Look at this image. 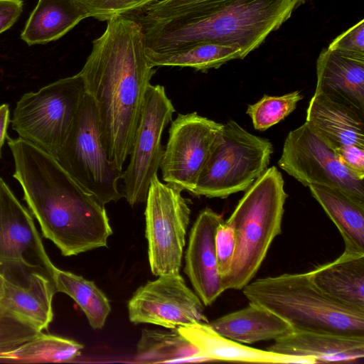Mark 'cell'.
<instances>
[{
  "instance_id": "1",
  "label": "cell",
  "mask_w": 364,
  "mask_h": 364,
  "mask_svg": "<svg viewBox=\"0 0 364 364\" xmlns=\"http://www.w3.org/2000/svg\"><path fill=\"white\" fill-rule=\"evenodd\" d=\"M94 39L81 75L97 113L109 160L119 171L129 156L145 95L156 70L146 54L141 23L130 16L107 21Z\"/></svg>"
},
{
  "instance_id": "2",
  "label": "cell",
  "mask_w": 364,
  "mask_h": 364,
  "mask_svg": "<svg viewBox=\"0 0 364 364\" xmlns=\"http://www.w3.org/2000/svg\"><path fill=\"white\" fill-rule=\"evenodd\" d=\"M13 176L42 235L63 256L106 247L112 234L105 205L77 183L56 159L20 137H7Z\"/></svg>"
},
{
  "instance_id": "3",
  "label": "cell",
  "mask_w": 364,
  "mask_h": 364,
  "mask_svg": "<svg viewBox=\"0 0 364 364\" xmlns=\"http://www.w3.org/2000/svg\"><path fill=\"white\" fill-rule=\"evenodd\" d=\"M309 1L227 0L168 18L135 19L142 27L146 54L210 42L239 50L243 59Z\"/></svg>"
},
{
  "instance_id": "4",
  "label": "cell",
  "mask_w": 364,
  "mask_h": 364,
  "mask_svg": "<svg viewBox=\"0 0 364 364\" xmlns=\"http://www.w3.org/2000/svg\"><path fill=\"white\" fill-rule=\"evenodd\" d=\"M242 290L250 302L277 314L293 331L364 336V311L322 292L309 272L257 279Z\"/></svg>"
},
{
  "instance_id": "5",
  "label": "cell",
  "mask_w": 364,
  "mask_h": 364,
  "mask_svg": "<svg viewBox=\"0 0 364 364\" xmlns=\"http://www.w3.org/2000/svg\"><path fill=\"white\" fill-rule=\"evenodd\" d=\"M281 173L267 168L246 191L225 221L235 232L236 247L224 290H242L255 277L274 239L282 232L287 194Z\"/></svg>"
},
{
  "instance_id": "6",
  "label": "cell",
  "mask_w": 364,
  "mask_h": 364,
  "mask_svg": "<svg viewBox=\"0 0 364 364\" xmlns=\"http://www.w3.org/2000/svg\"><path fill=\"white\" fill-rule=\"evenodd\" d=\"M272 152L268 139L250 133L235 121L223 124L191 193L225 198L246 191L267 169Z\"/></svg>"
},
{
  "instance_id": "7",
  "label": "cell",
  "mask_w": 364,
  "mask_h": 364,
  "mask_svg": "<svg viewBox=\"0 0 364 364\" xmlns=\"http://www.w3.org/2000/svg\"><path fill=\"white\" fill-rule=\"evenodd\" d=\"M86 93L77 74L58 80L17 102L10 120L18 137L55 157L63 145Z\"/></svg>"
},
{
  "instance_id": "8",
  "label": "cell",
  "mask_w": 364,
  "mask_h": 364,
  "mask_svg": "<svg viewBox=\"0 0 364 364\" xmlns=\"http://www.w3.org/2000/svg\"><path fill=\"white\" fill-rule=\"evenodd\" d=\"M84 189L105 205L123 195L118 188L122 171L109 160L101 141L97 113L85 93L70 132L54 157Z\"/></svg>"
},
{
  "instance_id": "9",
  "label": "cell",
  "mask_w": 364,
  "mask_h": 364,
  "mask_svg": "<svg viewBox=\"0 0 364 364\" xmlns=\"http://www.w3.org/2000/svg\"><path fill=\"white\" fill-rule=\"evenodd\" d=\"M182 191L155 175L146 198V237L151 272L179 274L191 209Z\"/></svg>"
},
{
  "instance_id": "10",
  "label": "cell",
  "mask_w": 364,
  "mask_h": 364,
  "mask_svg": "<svg viewBox=\"0 0 364 364\" xmlns=\"http://www.w3.org/2000/svg\"><path fill=\"white\" fill-rule=\"evenodd\" d=\"M55 269L31 215L0 177V273L21 283L36 272L53 279Z\"/></svg>"
},
{
  "instance_id": "11",
  "label": "cell",
  "mask_w": 364,
  "mask_h": 364,
  "mask_svg": "<svg viewBox=\"0 0 364 364\" xmlns=\"http://www.w3.org/2000/svg\"><path fill=\"white\" fill-rule=\"evenodd\" d=\"M278 165L305 186L337 188L364 202V178L350 171L306 122L287 136Z\"/></svg>"
},
{
  "instance_id": "12",
  "label": "cell",
  "mask_w": 364,
  "mask_h": 364,
  "mask_svg": "<svg viewBox=\"0 0 364 364\" xmlns=\"http://www.w3.org/2000/svg\"><path fill=\"white\" fill-rule=\"evenodd\" d=\"M175 108L164 86L150 85L132 144L130 160L122 178L124 197L131 206L146 200L150 183L160 168L164 150L163 132Z\"/></svg>"
},
{
  "instance_id": "13",
  "label": "cell",
  "mask_w": 364,
  "mask_h": 364,
  "mask_svg": "<svg viewBox=\"0 0 364 364\" xmlns=\"http://www.w3.org/2000/svg\"><path fill=\"white\" fill-rule=\"evenodd\" d=\"M222 127L196 112L177 116L171 122L160 165L166 183L192 193Z\"/></svg>"
},
{
  "instance_id": "14",
  "label": "cell",
  "mask_w": 364,
  "mask_h": 364,
  "mask_svg": "<svg viewBox=\"0 0 364 364\" xmlns=\"http://www.w3.org/2000/svg\"><path fill=\"white\" fill-rule=\"evenodd\" d=\"M128 312L132 323L165 328L208 323L203 302L180 274L161 275L140 287L128 302Z\"/></svg>"
},
{
  "instance_id": "15",
  "label": "cell",
  "mask_w": 364,
  "mask_h": 364,
  "mask_svg": "<svg viewBox=\"0 0 364 364\" xmlns=\"http://www.w3.org/2000/svg\"><path fill=\"white\" fill-rule=\"evenodd\" d=\"M222 216L209 208L200 211L190 232L184 272L204 306L225 291L217 264L215 236Z\"/></svg>"
},
{
  "instance_id": "16",
  "label": "cell",
  "mask_w": 364,
  "mask_h": 364,
  "mask_svg": "<svg viewBox=\"0 0 364 364\" xmlns=\"http://www.w3.org/2000/svg\"><path fill=\"white\" fill-rule=\"evenodd\" d=\"M315 92L364 116V55L323 48L316 60Z\"/></svg>"
},
{
  "instance_id": "17",
  "label": "cell",
  "mask_w": 364,
  "mask_h": 364,
  "mask_svg": "<svg viewBox=\"0 0 364 364\" xmlns=\"http://www.w3.org/2000/svg\"><path fill=\"white\" fill-rule=\"evenodd\" d=\"M305 122L336 151L350 145L364 148V116L323 94L314 92Z\"/></svg>"
},
{
  "instance_id": "18",
  "label": "cell",
  "mask_w": 364,
  "mask_h": 364,
  "mask_svg": "<svg viewBox=\"0 0 364 364\" xmlns=\"http://www.w3.org/2000/svg\"><path fill=\"white\" fill-rule=\"evenodd\" d=\"M267 350L311 357L317 363H354L364 358V336L295 331L274 340Z\"/></svg>"
},
{
  "instance_id": "19",
  "label": "cell",
  "mask_w": 364,
  "mask_h": 364,
  "mask_svg": "<svg viewBox=\"0 0 364 364\" xmlns=\"http://www.w3.org/2000/svg\"><path fill=\"white\" fill-rule=\"evenodd\" d=\"M177 330L211 360L259 363H316L311 357L277 353L248 347L214 330L208 323L196 322Z\"/></svg>"
},
{
  "instance_id": "20",
  "label": "cell",
  "mask_w": 364,
  "mask_h": 364,
  "mask_svg": "<svg viewBox=\"0 0 364 364\" xmlns=\"http://www.w3.org/2000/svg\"><path fill=\"white\" fill-rule=\"evenodd\" d=\"M314 284L336 301L364 311V254L344 252L308 272Z\"/></svg>"
},
{
  "instance_id": "21",
  "label": "cell",
  "mask_w": 364,
  "mask_h": 364,
  "mask_svg": "<svg viewBox=\"0 0 364 364\" xmlns=\"http://www.w3.org/2000/svg\"><path fill=\"white\" fill-rule=\"evenodd\" d=\"M55 292L53 279L42 272L32 273L23 284L4 278L0 306L43 331L53 320L52 301Z\"/></svg>"
},
{
  "instance_id": "22",
  "label": "cell",
  "mask_w": 364,
  "mask_h": 364,
  "mask_svg": "<svg viewBox=\"0 0 364 364\" xmlns=\"http://www.w3.org/2000/svg\"><path fill=\"white\" fill-rule=\"evenodd\" d=\"M220 334L241 343L277 340L293 331L277 314L252 302L209 323Z\"/></svg>"
},
{
  "instance_id": "23",
  "label": "cell",
  "mask_w": 364,
  "mask_h": 364,
  "mask_svg": "<svg viewBox=\"0 0 364 364\" xmlns=\"http://www.w3.org/2000/svg\"><path fill=\"white\" fill-rule=\"evenodd\" d=\"M308 187L341 233L344 252L364 254V202L337 188L319 185Z\"/></svg>"
},
{
  "instance_id": "24",
  "label": "cell",
  "mask_w": 364,
  "mask_h": 364,
  "mask_svg": "<svg viewBox=\"0 0 364 364\" xmlns=\"http://www.w3.org/2000/svg\"><path fill=\"white\" fill-rule=\"evenodd\" d=\"M87 17L77 0H38L21 38L29 46L54 41Z\"/></svg>"
},
{
  "instance_id": "25",
  "label": "cell",
  "mask_w": 364,
  "mask_h": 364,
  "mask_svg": "<svg viewBox=\"0 0 364 364\" xmlns=\"http://www.w3.org/2000/svg\"><path fill=\"white\" fill-rule=\"evenodd\" d=\"M135 359L140 363H193L211 360L177 328L141 331Z\"/></svg>"
},
{
  "instance_id": "26",
  "label": "cell",
  "mask_w": 364,
  "mask_h": 364,
  "mask_svg": "<svg viewBox=\"0 0 364 364\" xmlns=\"http://www.w3.org/2000/svg\"><path fill=\"white\" fill-rule=\"evenodd\" d=\"M146 56L154 67H186L202 72L218 68L231 60L242 59L239 50L210 42L196 43L167 53L146 54Z\"/></svg>"
},
{
  "instance_id": "27",
  "label": "cell",
  "mask_w": 364,
  "mask_h": 364,
  "mask_svg": "<svg viewBox=\"0 0 364 364\" xmlns=\"http://www.w3.org/2000/svg\"><path fill=\"white\" fill-rule=\"evenodd\" d=\"M53 280L56 291L68 295L78 304L92 328L104 326L111 306L107 297L93 282L57 267Z\"/></svg>"
},
{
  "instance_id": "28",
  "label": "cell",
  "mask_w": 364,
  "mask_h": 364,
  "mask_svg": "<svg viewBox=\"0 0 364 364\" xmlns=\"http://www.w3.org/2000/svg\"><path fill=\"white\" fill-rule=\"evenodd\" d=\"M83 346L73 340L41 332L17 349L0 356L18 363H63L81 354Z\"/></svg>"
},
{
  "instance_id": "29",
  "label": "cell",
  "mask_w": 364,
  "mask_h": 364,
  "mask_svg": "<svg viewBox=\"0 0 364 364\" xmlns=\"http://www.w3.org/2000/svg\"><path fill=\"white\" fill-rule=\"evenodd\" d=\"M302 98L300 91L282 96L264 95L258 102L248 106L247 114L251 117L255 129L264 131L291 113Z\"/></svg>"
},
{
  "instance_id": "30",
  "label": "cell",
  "mask_w": 364,
  "mask_h": 364,
  "mask_svg": "<svg viewBox=\"0 0 364 364\" xmlns=\"http://www.w3.org/2000/svg\"><path fill=\"white\" fill-rule=\"evenodd\" d=\"M42 331L0 306V356L37 337Z\"/></svg>"
},
{
  "instance_id": "31",
  "label": "cell",
  "mask_w": 364,
  "mask_h": 364,
  "mask_svg": "<svg viewBox=\"0 0 364 364\" xmlns=\"http://www.w3.org/2000/svg\"><path fill=\"white\" fill-rule=\"evenodd\" d=\"M89 16L107 21L120 16H129L143 10L158 0H77Z\"/></svg>"
},
{
  "instance_id": "32",
  "label": "cell",
  "mask_w": 364,
  "mask_h": 364,
  "mask_svg": "<svg viewBox=\"0 0 364 364\" xmlns=\"http://www.w3.org/2000/svg\"><path fill=\"white\" fill-rule=\"evenodd\" d=\"M227 0H158L139 11L136 18L159 20L212 6Z\"/></svg>"
},
{
  "instance_id": "33",
  "label": "cell",
  "mask_w": 364,
  "mask_h": 364,
  "mask_svg": "<svg viewBox=\"0 0 364 364\" xmlns=\"http://www.w3.org/2000/svg\"><path fill=\"white\" fill-rule=\"evenodd\" d=\"M236 247L235 235L232 228L222 222L215 236L217 264L221 279L230 272Z\"/></svg>"
},
{
  "instance_id": "34",
  "label": "cell",
  "mask_w": 364,
  "mask_h": 364,
  "mask_svg": "<svg viewBox=\"0 0 364 364\" xmlns=\"http://www.w3.org/2000/svg\"><path fill=\"white\" fill-rule=\"evenodd\" d=\"M333 50L364 55V20L361 19L354 26L338 36L328 45Z\"/></svg>"
},
{
  "instance_id": "35",
  "label": "cell",
  "mask_w": 364,
  "mask_h": 364,
  "mask_svg": "<svg viewBox=\"0 0 364 364\" xmlns=\"http://www.w3.org/2000/svg\"><path fill=\"white\" fill-rule=\"evenodd\" d=\"M336 152L350 171L364 178V148L350 145L342 147Z\"/></svg>"
},
{
  "instance_id": "36",
  "label": "cell",
  "mask_w": 364,
  "mask_h": 364,
  "mask_svg": "<svg viewBox=\"0 0 364 364\" xmlns=\"http://www.w3.org/2000/svg\"><path fill=\"white\" fill-rule=\"evenodd\" d=\"M22 11L21 0H0V34L14 24Z\"/></svg>"
},
{
  "instance_id": "37",
  "label": "cell",
  "mask_w": 364,
  "mask_h": 364,
  "mask_svg": "<svg viewBox=\"0 0 364 364\" xmlns=\"http://www.w3.org/2000/svg\"><path fill=\"white\" fill-rule=\"evenodd\" d=\"M10 123V111L7 104L0 105V159L1 149L7 138V129Z\"/></svg>"
},
{
  "instance_id": "38",
  "label": "cell",
  "mask_w": 364,
  "mask_h": 364,
  "mask_svg": "<svg viewBox=\"0 0 364 364\" xmlns=\"http://www.w3.org/2000/svg\"><path fill=\"white\" fill-rule=\"evenodd\" d=\"M4 289V278L3 275L0 273V299L3 296Z\"/></svg>"
}]
</instances>
